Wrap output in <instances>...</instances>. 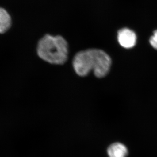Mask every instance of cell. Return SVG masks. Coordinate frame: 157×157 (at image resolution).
I'll return each mask as SVG.
<instances>
[{
  "label": "cell",
  "instance_id": "cell-5",
  "mask_svg": "<svg viewBox=\"0 0 157 157\" xmlns=\"http://www.w3.org/2000/svg\"><path fill=\"white\" fill-rule=\"evenodd\" d=\"M11 25V18L7 11L0 8V33L3 34L9 30Z\"/></svg>",
  "mask_w": 157,
  "mask_h": 157
},
{
  "label": "cell",
  "instance_id": "cell-6",
  "mask_svg": "<svg viewBox=\"0 0 157 157\" xmlns=\"http://www.w3.org/2000/svg\"><path fill=\"white\" fill-rule=\"evenodd\" d=\"M150 42L151 46L157 50V30L155 31L153 35L150 38Z\"/></svg>",
  "mask_w": 157,
  "mask_h": 157
},
{
  "label": "cell",
  "instance_id": "cell-2",
  "mask_svg": "<svg viewBox=\"0 0 157 157\" xmlns=\"http://www.w3.org/2000/svg\"><path fill=\"white\" fill-rule=\"evenodd\" d=\"M68 50L67 41L59 35H45L39 42L37 48V54L41 59L56 65H61L66 62Z\"/></svg>",
  "mask_w": 157,
  "mask_h": 157
},
{
  "label": "cell",
  "instance_id": "cell-1",
  "mask_svg": "<svg viewBox=\"0 0 157 157\" xmlns=\"http://www.w3.org/2000/svg\"><path fill=\"white\" fill-rule=\"evenodd\" d=\"M74 71L80 77L87 76L94 71L97 78H103L107 74L111 66V58L103 50L89 49L78 52L73 60Z\"/></svg>",
  "mask_w": 157,
  "mask_h": 157
},
{
  "label": "cell",
  "instance_id": "cell-4",
  "mask_svg": "<svg viewBox=\"0 0 157 157\" xmlns=\"http://www.w3.org/2000/svg\"><path fill=\"white\" fill-rule=\"evenodd\" d=\"M107 154L109 157H127L128 150L124 144L116 142L108 147Z\"/></svg>",
  "mask_w": 157,
  "mask_h": 157
},
{
  "label": "cell",
  "instance_id": "cell-3",
  "mask_svg": "<svg viewBox=\"0 0 157 157\" xmlns=\"http://www.w3.org/2000/svg\"><path fill=\"white\" fill-rule=\"evenodd\" d=\"M117 39L121 46L126 49H130L135 46L137 37L135 33L127 28L122 29L118 33Z\"/></svg>",
  "mask_w": 157,
  "mask_h": 157
}]
</instances>
